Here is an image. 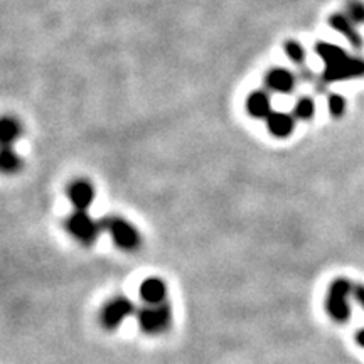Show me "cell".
Wrapping results in <instances>:
<instances>
[{
  "mask_svg": "<svg viewBox=\"0 0 364 364\" xmlns=\"http://www.w3.org/2000/svg\"><path fill=\"white\" fill-rule=\"evenodd\" d=\"M102 228L112 236L113 243L124 252H134L142 243V236H140L139 230L120 216H107L102 221Z\"/></svg>",
  "mask_w": 364,
  "mask_h": 364,
  "instance_id": "obj_1",
  "label": "cell"
},
{
  "mask_svg": "<svg viewBox=\"0 0 364 364\" xmlns=\"http://www.w3.org/2000/svg\"><path fill=\"white\" fill-rule=\"evenodd\" d=\"M66 230L73 238L80 241L81 245H93L98 240L100 233L103 231L102 221L93 220L88 211L75 209L66 220Z\"/></svg>",
  "mask_w": 364,
  "mask_h": 364,
  "instance_id": "obj_2",
  "label": "cell"
},
{
  "mask_svg": "<svg viewBox=\"0 0 364 364\" xmlns=\"http://www.w3.org/2000/svg\"><path fill=\"white\" fill-rule=\"evenodd\" d=\"M139 326L145 334L157 336L169 329L172 322V312L169 304H159V306H145L139 312Z\"/></svg>",
  "mask_w": 364,
  "mask_h": 364,
  "instance_id": "obj_3",
  "label": "cell"
},
{
  "mask_svg": "<svg viewBox=\"0 0 364 364\" xmlns=\"http://www.w3.org/2000/svg\"><path fill=\"white\" fill-rule=\"evenodd\" d=\"M353 287L348 280H336L331 285L329 294H327V312L331 314L336 321H346L349 317V304L348 299L351 295Z\"/></svg>",
  "mask_w": 364,
  "mask_h": 364,
  "instance_id": "obj_4",
  "label": "cell"
},
{
  "mask_svg": "<svg viewBox=\"0 0 364 364\" xmlns=\"http://www.w3.org/2000/svg\"><path fill=\"white\" fill-rule=\"evenodd\" d=\"M135 307L127 297L112 299L102 311V324L105 329L115 331L134 314Z\"/></svg>",
  "mask_w": 364,
  "mask_h": 364,
  "instance_id": "obj_5",
  "label": "cell"
},
{
  "mask_svg": "<svg viewBox=\"0 0 364 364\" xmlns=\"http://www.w3.org/2000/svg\"><path fill=\"white\" fill-rule=\"evenodd\" d=\"M364 73V63L356 58H346L343 61L336 63L332 66H326L322 78L327 83H336V81H343L354 78V76H361Z\"/></svg>",
  "mask_w": 364,
  "mask_h": 364,
  "instance_id": "obj_6",
  "label": "cell"
},
{
  "mask_svg": "<svg viewBox=\"0 0 364 364\" xmlns=\"http://www.w3.org/2000/svg\"><path fill=\"white\" fill-rule=\"evenodd\" d=\"M68 198L75 209H80V211H88V208L93 204L95 198H97V191H95L93 184L86 179H78L73 181L70 186H68Z\"/></svg>",
  "mask_w": 364,
  "mask_h": 364,
  "instance_id": "obj_7",
  "label": "cell"
},
{
  "mask_svg": "<svg viewBox=\"0 0 364 364\" xmlns=\"http://www.w3.org/2000/svg\"><path fill=\"white\" fill-rule=\"evenodd\" d=\"M265 85L273 93L289 95L295 90L297 80H295L294 73L285 70V68H272L265 75Z\"/></svg>",
  "mask_w": 364,
  "mask_h": 364,
  "instance_id": "obj_8",
  "label": "cell"
},
{
  "mask_svg": "<svg viewBox=\"0 0 364 364\" xmlns=\"http://www.w3.org/2000/svg\"><path fill=\"white\" fill-rule=\"evenodd\" d=\"M140 299L144 300L145 306H159V304H166L167 300V285L162 279L157 277H150L145 279L139 289Z\"/></svg>",
  "mask_w": 364,
  "mask_h": 364,
  "instance_id": "obj_9",
  "label": "cell"
},
{
  "mask_svg": "<svg viewBox=\"0 0 364 364\" xmlns=\"http://www.w3.org/2000/svg\"><path fill=\"white\" fill-rule=\"evenodd\" d=\"M295 120H297V118L290 115V113L273 112L265 120L267 130L270 132V135L275 136V139H289L295 129Z\"/></svg>",
  "mask_w": 364,
  "mask_h": 364,
  "instance_id": "obj_10",
  "label": "cell"
},
{
  "mask_svg": "<svg viewBox=\"0 0 364 364\" xmlns=\"http://www.w3.org/2000/svg\"><path fill=\"white\" fill-rule=\"evenodd\" d=\"M247 112L252 118L267 120L272 115V97L265 90H255L247 98Z\"/></svg>",
  "mask_w": 364,
  "mask_h": 364,
  "instance_id": "obj_11",
  "label": "cell"
},
{
  "mask_svg": "<svg viewBox=\"0 0 364 364\" xmlns=\"http://www.w3.org/2000/svg\"><path fill=\"white\" fill-rule=\"evenodd\" d=\"M331 26L332 29L343 34L353 46L361 48V38H359V34L356 33V29H354L351 21H349L348 17L343 16V14H334V16L331 17Z\"/></svg>",
  "mask_w": 364,
  "mask_h": 364,
  "instance_id": "obj_12",
  "label": "cell"
},
{
  "mask_svg": "<svg viewBox=\"0 0 364 364\" xmlns=\"http://www.w3.org/2000/svg\"><path fill=\"white\" fill-rule=\"evenodd\" d=\"M22 134V127L16 118L12 117H4L2 124H0V142L4 147H12L14 144L19 140Z\"/></svg>",
  "mask_w": 364,
  "mask_h": 364,
  "instance_id": "obj_13",
  "label": "cell"
},
{
  "mask_svg": "<svg viewBox=\"0 0 364 364\" xmlns=\"http://www.w3.org/2000/svg\"><path fill=\"white\" fill-rule=\"evenodd\" d=\"M316 53L318 54V58L324 61L326 66H332L336 65V63L343 61V59L348 58V54H346L343 48H339V46L336 44L324 43V41H321V43L316 44Z\"/></svg>",
  "mask_w": 364,
  "mask_h": 364,
  "instance_id": "obj_14",
  "label": "cell"
},
{
  "mask_svg": "<svg viewBox=\"0 0 364 364\" xmlns=\"http://www.w3.org/2000/svg\"><path fill=\"white\" fill-rule=\"evenodd\" d=\"M292 115L300 122L312 120L314 115H316V102H314V98H311V97L299 98L294 105Z\"/></svg>",
  "mask_w": 364,
  "mask_h": 364,
  "instance_id": "obj_15",
  "label": "cell"
},
{
  "mask_svg": "<svg viewBox=\"0 0 364 364\" xmlns=\"http://www.w3.org/2000/svg\"><path fill=\"white\" fill-rule=\"evenodd\" d=\"M0 167L6 174L17 172L22 167V159L17 156V152L12 147L2 149V157H0Z\"/></svg>",
  "mask_w": 364,
  "mask_h": 364,
  "instance_id": "obj_16",
  "label": "cell"
},
{
  "mask_svg": "<svg viewBox=\"0 0 364 364\" xmlns=\"http://www.w3.org/2000/svg\"><path fill=\"white\" fill-rule=\"evenodd\" d=\"M284 49H285V54L289 56L290 61L295 63L297 66H304V63H306V58H307V53H306V48H304L299 41L287 39L284 43Z\"/></svg>",
  "mask_w": 364,
  "mask_h": 364,
  "instance_id": "obj_17",
  "label": "cell"
},
{
  "mask_svg": "<svg viewBox=\"0 0 364 364\" xmlns=\"http://www.w3.org/2000/svg\"><path fill=\"white\" fill-rule=\"evenodd\" d=\"M346 108V102L344 98L338 93H332L329 97V112L332 117H341L344 113Z\"/></svg>",
  "mask_w": 364,
  "mask_h": 364,
  "instance_id": "obj_18",
  "label": "cell"
},
{
  "mask_svg": "<svg viewBox=\"0 0 364 364\" xmlns=\"http://www.w3.org/2000/svg\"><path fill=\"white\" fill-rule=\"evenodd\" d=\"M349 14H351L353 19L364 21V9H363V6H359V4H356V2L349 4Z\"/></svg>",
  "mask_w": 364,
  "mask_h": 364,
  "instance_id": "obj_19",
  "label": "cell"
},
{
  "mask_svg": "<svg viewBox=\"0 0 364 364\" xmlns=\"http://www.w3.org/2000/svg\"><path fill=\"white\" fill-rule=\"evenodd\" d=\"M356 297H358V300L363 304V307H364V289H358L356 290Z\"/></svg>",
  "mask_w": 364,
  "mask_h": 364,
  "instance_id": "obj_20",
  "label": "cell"
}]
</instances>
